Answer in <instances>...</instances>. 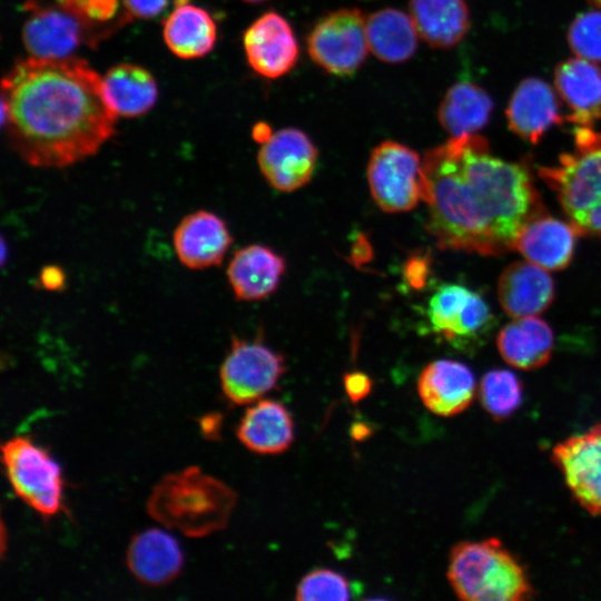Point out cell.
I'll list each match as a JSON object with an SVG mask.
<instances>
[{"instance_id":"obj_38","label":"cell","mask_w":601,"mask_h":601,"mask_svg":"<svg viewBox=\"0 0 601 601\" xmlns=\"http://www.w3.org/2000/svg\"><path fill=\"white\" fill-rule=\"evenodd\" d=\"M273 134L274 132L272 131L270 126L263 121L257 122L253 127V131H252V136L254 140L262 145L265 144L273 136Z\"/></svg>"},{"instance_id":"obj_9","label":"cell","mask_w":601,"mask_h":601,"mask_svg":"<svg viewBox=\"0 0 601 601\" xmlns=\"http://www.w3.org/2000/svg\"><path fill=\"white\" fill-rule=\"evenodd\" d=\"M368 50L366 18L358 8H342L323 16L307 37L311 59L338 77L355 73Z\"/></svg>"},{"instance_id":"obj_20","label":"cell","mask_w":601,"mask_h":601,"mask_svg":"<svg viewBox=\"0 0 601 601\" xmlns=\"http://www.w3.org/2000/svg\"><path fill=\"white\" fill-rule=\"evenodd\" d=\"M126 562L132 575L141 583L162 585L180 572L183 552L169 533L160 529H148L131 539Z\"/></svg>"},{"instance_id":"obj_22","label":"cell","mask_w":601,"mask_h":601,"mask_svg":"<svg viewBox=\"0 0 601 601\" xmlns=\"http://www.w3.org/2000/svg\"><path fill=\"white\" fill-rule=\"evenodd\" d=\"M285 272V260L263 245H248L234 253L227 277L240 300H259L270 295Z\"/></svg>"},{"instance_id":"obj_35","label":"cell","mask_w":601,"mask_h":601,"mask_svg":"<svg viewBox=\"0 0 601 601\" xmlns=\"http://www.w3.org/2000/svg\"><path fill=\"white\" fill-rule=\"evenodd\" d=\"M344 387L351 401L356 403L370 393L372 381L362 372H352L344 376Z\"/></svg>"},{"instance_id":"obj_24","label":"cell","mask_w":601,"mask_h":601,"mask_svg":"<svg viewBox=\"0 0 601 601\" xmlns=\"http://www.w3.org/2000/svg\"><path fill=\"white\" fill-rule=\"evenodd\" d=\"M554 345L549 324L535 316L519 317L501 328L496 346L502 358L519 370H536L545 365Z\"/></svg>"},{"instance_id":"obj_5","label":"cell","mask_w":601,"mask_h":601,"mask_svg":"<svg viewBox=\"0 0 601 601\" xmlns=\"http://www.w3.org/2000/svg\"><path fill=\"white\" fill-rule=\"evenodd\" d=\"M573 134L574 150L538 174L578 234L601 238V135L591 126H577Z\"/></svg>"},{"instance_id":"obj_25","label":"cell","mask_w":601,"mask_h":601,"mask_svg":"<svg viewBox=\"0 0 601 601\" xmlns=\"http://www.w3.org/2000/svg\"><path fill=\"white\" fill-rule=\"evenodd\" d=\"M408 12L418 37L433 48L457 45L470 27L465 0H410Z\"/></svg>"},{"instance_id":"obj_2","label":"cell","mask_w":601,"mask_h":601,"mask_svg":"<svg viewBox=\"0 0 601 601\" xmlns=\"http://www.w3.org/2000/svg\"><path fill=\"white\" fill-rule=\"evenodd\" d=\"M1 107L11 148L33 167L73 165L116 132L102 77L73 56L17 61L2 78Z\"/></svg>"},{"instance_id":"obj_11","label":"cell","mask_w":601,"mask_h":601,"mask_svg":"<svg viewBox=\"0 0 601 601\" xmlns=\"http://www.w3.org/2000/svg\"><path fill=\"white\" fill-rule=\"evenodd\" d=\"M551 459L575 501L601 515V422L558 443Z\"/></svg>"},{"instance_id":"obj_19","label":"cell","mask_w":601,"mask_h":601,"mask_svg":"<svg viewBox=\"0 0 601 601\" xmlns=\"http://www.w3.org/2000/svg\"><path fill=\"white\" fill-rule=\"evenodd\" d=\"M506 118L510 129L532 144L563 120L555 91L539 78H526L520 82L510 99Z\"/></svg>"},{"instance_id":"obj_31","label":"cell","mask_w":601,"mask_h":601,"mask_svg":"<svg viewBox=\"0 0 601 601\" xmlns=\"http://www.w3.org/2000/svg\"><path fill=\"white\" fill-rule=\"evenodd\" d=\"M479 398L492 418L503 421L520 407L523 400V386L513 372L492 370L482 377Z\"/></svg>"},{"instance_id":"obj_34","label":"cell","mask_w":601,"mask_h":601,"mask_svg":"<svg viewBox=\"0 0 601 601\" xmlns=\"http://www.w3.org/2000/svg\"><path fill=\"white\" fill-rule=\"evenodd\" d=\"M169 0H122L125 11L139 19H150L161 13Z\"/></svg>"},{"instance_id":"obj_1","label":"cell","mask_w":601,"mask_h":601,"mask_svg":"<svg viewBox=\"0 0 601 601\" xmlns=\"http://www.w3.org/2000/svg\"><path fill=\"white\" fill-rule=\"evenodd\" d=\"M422 170L426 229L441 249L502 255L545 211L528 166L495 157L475 134L427 150Z\"/></svg>"},{"instance_id":"obj_41","label":"cell","mask_w":601,"mask_h":601,"mask_svg":"<svg viewBox=\"0 0 601 601\" xmlns=\"http://www.w3.org/2000/svg\"><path fill=\"white\" fill-rule=\"evenodd\" d=\"M362 1H373V0H362Z\"/></svg>"},{"instance_id":"obj_7","label":"cell","mask_w":601,"mask_h":601,"mask_svg":"<svg viewBox=\"0 0 601 601\" xmlns=\"http://www.w3.org/2000/svg\"><path fill=\"white\" fill-rule=\"evenodd\" d=\"M367 179L375 203L384 211H407L424 200L422 160L415 150L401 142L385 140L373 149Z\"/></svg>"},{"instance_id":"obj_4","label":"cell","mask_w":601,"mask_h":601,"mask_svg":"<svg viewBox=\"0 0 601 601\" xmlns=\"http://www.w3.org/2000/svg\"><path fill=\"white\" fill-rule=\"evenodd\" d=\"M447 580L466 601H522L534 595L524 565L495 538L454 545Z\"/></svg>"},{"instance_id":"obj_33","label":"cell","mask_w":601,"mask_h":601,"mask_svg":"<svg viewBox=\"0 0 601 601\" xmlns=\"http://www.w3.org/2000/svg\"><path fill=\"white\" fill-rule=\"evenodd\" d=\"M568 39L577 57L601 62V12L579 14L570 26Z\"/></svg>"},{"instance_id":"obj_32","label":"cell","mask_w":601,"mask_h":601,"mask_svg":"<svg viewBox=\"0 0 601 601\" xmlns=\"http://www.w3.org/2000/svg\"><path fill=\"white\" fill-rule=\"evenodd\" d=\"M351 598L348 580L331 569H316L307 573L298 583L296 600H347Z\"/></svg>"},{"instance_id":"obj_17","label":"cell","mask_w":601,"mask_h":601,"mask_svg":"<svg viewBox=\"0 0 601 601\" xmlns=\"http://www.w3.org/2000/svg\"><path fill=\"white\" fill-rule=\"evenodd\" d=\"M578 235L570 223L543 211L525 224L513 244V250L545 270H560L570 264Z\"/></svg>"},{"instance_id":"obj_12","label":"cell","mask_w":601,"mask_h":601,"mask_svg":"<svg viewBox=\"0 0 601 601\" xmlns=\"http://www.w3.org/2000/svg\"><path fill=\"white\" fill-rule=\"evenodd\" d=\"M317 149L309 137L297 128L274 132L262 145L257 160L266 180L280 191L306 185L313 176Z\"/></svg>"},{"instance_id":"obj_39","label":"cell","mask_w":601,"mask_h":601,"mask_svg":"<svg viewBox=\"0 0 601 601\" xmlns=\"http://www.w3.org/2000/svg\"><path fill=\"white\" fill-rule=\"evenodd\" d=\"M243 1H245L247 3H260V2H264L266 0H243Z\"/></svg>"},{"instance_id":"obj_16","label":"cell","mask_w":601,"mask_h":601,"mask_svg":"<svg viewBox=\"0 0 601 601\" xmlns=\"http://www.w3.org/2000/svg\"><path fill=\"white\" fill-rule=\"evenodd\" d=\"M417 391L432 413L449 417L465 411L476 393L475 377L463 363L437 359L421 372Z\"/></svg>"},{"instance_id":"obj_23","label":"cell","mask_w":601,"mask_h":601,"mask_svg":"<svg viewBox=\"0 0 601 601\" xmlns=\"http://www.w3.org/2000/svg\"><path fill=\"white\" fill-rule=\"evenodd\" d=\"M239 441L259 454H279L294 441V422L286 406L260 400L248 407L237 427Z\"/></svg>"},{"instance_id":"obj_36","label":"cell","mask_w":601,"mask_h":601,"mask_svg":"<svg viewBox=\"0 0 601 601\" xmlns=\"http://www.w3.org/2000/svg\"><path fill=\"white\" fill-rule=\"evenodd\" d=\"M428 259L426 256H413L406 263L404 275L415 288H421L425 285L428 275Z\"/></svg>"},{"instance_id":"obj_26","label":"cell","mask_w":601,"mask_h":601,"mask_svg":"<svg viewBox=\"0 0 601 601\" xmlns=\"http://www.w3.org/2000/svg\"><path fill=\"white\" fill-rule=\"evenodd\" d=\"M162 38L176 57L197 59L214 49L217 26L205 9L189 2L176 4L164 21Z\"/></svg>"},{"instance_id":"obj_14","label":"cell","mask_w":601,"mask_h":601,"mask_svg":"<svg viewBox=\"0 0 601 601\" xmlns=\"http://www.w3.org/2000/svg\"><path fill=\"white\" fill-rule=\"evenodd\" d=\"M27 17L21 39L31 57L45 59L67 58L82 45H97L92 35L76 18L49 6L26 8Z\"/></svg>"},{"instance_id":"obj_27","label":"cell","mask_w":601,"mask_h":601,"mask_svg":"<svg viewBox=\"0 0 601 601\" xmlns=\"http://www.w3.org/2000/svg\"><path fill=\"white\" fill-rule=\"evenodd\" d=\"M108 99L118 116L134 118L147 114L158 97L157 82L144 67L122 62L102 77Z\"/></svg>"},{"instance_id":"obj_21","label":"cell","mask_w":601,"mask_h":601,"mask_svg":"<svg viewBox=\"0 0 601 601\" xmlns=\"http://www.w3.org/2000/svg\"><path fill=\"white\" fill-rule=\"evenodd\" d=\"M554 83L571 114L565 118L577 126H591L601 119V69L597 62L575 57L560 63Z\"/></svg>"},{"instance_id":"obj_37","label":"cell","mask_w":601,"mask_h":601,"mask_svg":"<svg viewBox=\"0 0 601 601\" xmlns=\"http://www.w3.org/2000/svg\"><path fill=\"white\" fill-rule=\"evenodd\" d=\"M39 280L45 289L58 290L65 286L66 277L60 267L48 265L41 269Z\"/></svg>"},{"instance_id":"obj_10","label":"cell","mask_w":601,"mask_h":601,"mask_svg":"<svg viewBox=\"0 0 601 601\" xmlns=\"http://www.w3.org/2000/svg\"><path fill=\"white\" fill-rule=\"evenodd\" d=\"M285 372L284 357L266 346L258 337L246 341L233 336L219 378L229 403H254L270 392Z\"/></svg>"},{"instance_id":"obj_29","label":"cell","mask_w":601,"mask_h":601,"mask_svg":"<svg viewBox=\"0 0 601 601\" xmlns=\"http://www.w3.org/2000/svg\"><path fill=\"white\" fill-rule=\"evenodd\" d=\"M493 102L487 92L472 82H457L445 93L437 109L443 129L452 137L475 134L489 121Z\"/></svg>"},{"instance_id":"obj_28","label":"cell","mask_w":601,"mask_h":601,"mask_svg":"<svg viewBox=\"0 0 601 601\" xmlns=\"http://www.w3.org/2000/svg\"><path fill=\"white\" fill-rule=\"evenodd\" d=\"M417 31L405 12L385 8L366 18L370 51L380 60L398 63L410 59L417 47Z\"/></svg>"},{"instance_id":"obj_18","label":"cell","mask_w":601,"mask_h":601,"mask_svg":"<svg viewBox=\"0 0 601 601\" xmlns=\"http://www.w3.org/2000/svg\"><path fill=\"white\" fill-rule=\"evenodd\" d=\"M503 311L514 317L536 316L554 298V282L545 269L530 262H514L501 274L497 284Z\"/></svg>"},{"instance_id":"obj_30","label":"cell","mask_w":601,"mask_h":601,"mask_svg":"<svg viewBox=\"0 0 601 601\" xmlns=\"http://www.w3.org/2000/svg\"><path fill=\"white\" fill-rule=\"evenodd\" d=\"M122 0H26L24 7L49 6L76 18L92 35L96 42L124 26L131 18L119 12Z\"/></svg>"},{"instance_id":"obj_8","label":"cell","mask_w":601,"mask_h":601,"mask_svg":"<svg viewBox=\"0 0 601 601\" xmlns=\"http://www.w3.org/2000/svg\"><path fill=\"white\" fill-rule=\"evenodd\" d=\"M427 317L434 333L464 351L481 346L496 323L481 294L461 284L441 285L430 298Z\"/></svg>"},{"instance_id":"obj_15","label":"cell","mask_w":601,"mask_h":601,"mask_svg":"<svg viewBox=\"0 0 601 601\" xmlns=\"http://www.w3.org/2000/svg\"><path fill=\"white\" fill-rule=\"evenodd\" d=\"M231 242L225 220L204 209L185 216L173 234L176 255L190 269L219 265Z\"/></svg>"},{"instance_id":"obj_13","label":"cell","mask_w":601,"mask_h":601,"mask_svg":"<svg viewBox=\"0 0 601 601\" xmlns=\"http://www.w3.org/2000/svg\"><path fill=\"white\" fill-rule=\"evenodd\" d=\"M243 45L248 65L265 78L276 79L288 73L298 60L294 31L275 11L265 12L247 28Z\"/></svg>"},{"instance_id":"obj_40","label":"cell","mask_w":601,"mask_h":601,"mask_svg":"<svg viewBox=\"0 0 601 601\" xmlns=\"http://www.w3.org/2000/svg\"><path fill=\"white\" fill-rule=\"evenodd\" d=\"M589 1H591L592 3L601 8V0H589Z\"/></svg>"},{"instance_id":"obj_6","label":"cell","mask_w":601,"mask_h":601,"mask_svg":"<svg viewBox=\"0 0 601 601\" xmlns=\"http://www.w3.org/2000/svg\"><path fill=\"white\" fill-rule=\"evenodd\" d=\"M2 464L14 493L42 518L63 509L60 465L28 436L17 435L1 446Z\"/></svg>"},{"instance_id":"obj_3","label":"cell","mask_w":601,"mask_h":601,"mask_svg":"<svg viewBox=\"0 0 601 601\" xmlns=\"http://www.w3.org/2000/svg\"><path fill=\"white\" fill-rule=\"evenodd\" d=\"M235 504L236 493L228 485L190 466L154 486L147 511L165 528L200 538L223 530Z\"/></svg>"}]
</instances>
